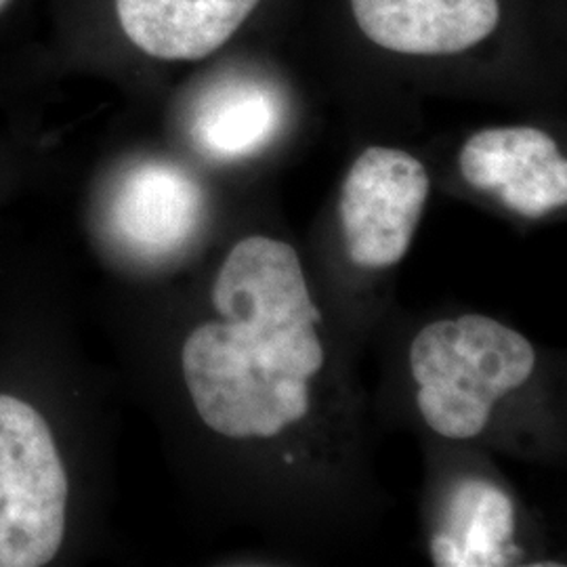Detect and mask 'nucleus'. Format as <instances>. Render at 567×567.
<instances>
[{
  "label": "nucleus",
  "instance_id": "f257e3e1",
  "mask_svg": "<svg viewBox=\"0 0 567 567\" xmlns=\"http://www.w3.org/2000/svg\"><path fill=\"white\" fill-rule=\"evenodd\" d=\"M408 362L425 425L465 442L484 433L496 402L526 385L536 351L517 330L468 313L425 326L410 344Z\"/></svg>",
  "mask_w": 567,
  "mask_h": 567
},
{
  "label": "nucleus",
  "instance_id": "f03ea898",
  "mask_svg": "<svg viewBox=\"0 0 567 567\" xmlns=\"http://www.w3.org/2000/svg\"><path fill=\"white\" fill-rule=\"evenodd\" d=\"M189 398L204 425L229 440H269L303 421L309 381L267 372L225 320L192 330L182 351Z\"/></svg>",
  "mask_w": 567,
  "mask_h": 567
},
{
  "label": "nucleus",
  "instance_id": "7ed1b4c3",
  "mask_svg": "<svg viewBox=\"0 0 567 567\" xmlns=\"http://www.w3.org/2000/svg\"><path fill=\"white\" fill-rule=\"evenodd\" d=\"M68 475L41 412L0 395V567H41L65 534Z\"/></svg>",
  "mask_w": 567,
  "mask_h": 567
},
{
  "label": "nucleus",
  "instance_id": "20e7f679",
  "mask_svg": "<svg viewBox=\"0 0 567 567\" xmlns=\"http://www.w3.org/2000/svg\"><path fill=\"white\" fill-rule=\"evenodd\" d=\"M431 179L404 150L368 147L344 177L339 217L349 259L385 269L408 255L425 213Z\"/></svg>",
  "mask_w": 567,
  "mask_h": 567
},
{
  "label": "nucleus",
  "instance_id": "39448f33",
  "mask_svg": "<svg viewBox=\"0 0 567 567\" xmlns=\"http://www.w3.org/2000/svg\"><path fill=\"white\" fill-rule=\"evenodd\" d=\"M458 166L471 187L496 194L527 219H543L566 206V158L545 131L532 126L480 131L463 145Z\"/></svg>",
  "mask_w": 567,
  "mask_h": 567
},
{
  "label": "nucleus",
  "instance_id": "423d86ee",
  "mask_svg": "<svg viewBox=\"0 0 567 567\" xmlns=\"http://www.w3.org/2000/svg\"><path fill=\"white\" fill-rule=\"evenodd\" d=\"M213 305L225 322L320 324L299 252L278 238L248 236L227 252L213 284Z\"/></svg>",
  "mask_w": 567,
  "mask_h": 567
},
{
  "label": "nucleus",
  "instance_id": "0eeeda50",
  "mask_svg": "<svg viewBox=\"0 0 567 567\" xmlns=\"http://www.w3.org/2000/svg\"><path fill=\"white\" fill-rule=\"evenodd\" d=\"M200 185L168 163H142L122 175L110 200V227L128 250L156 259L179 250L200 225Z\"/></svg>",
  "mask_w": 567,
  "mask_h": 567
},
{
  "label": "nucleus",
  "instance_id": "6e6552de",
  "mask_svg": "<svg viewBox=\"0 0 567 567\" xmlns=\"http://www.w3.org/2000/svg\"><path fill=\"white\" fill-rule=\"evenodd\" d=\"M365 37L404 55H456L486 41L498 0H351Z\"/></svg>",
  "mask_w": 567,
  "mask_h": 567
},
{
  "label": "nucleus",
  "instance_id": "1a4fd4ad",
  "mask_svg": "<svg viewBox=\"0 0 567 567\" xmlns=\"http://www.w3.org/2000/svg\"><path fill=\"white\" fill-rule=\"evenodd\" d=\"M259 0H116L124 34L158 60L196 61L221 49Z\"/></svg>",
  "mask_w": 567,
  "mask_h": 567
},
{
  "label": "nucleus",
  "instance_id": "9d476101",
  "mask_svg": "<svg viewBox=\"0 0 567 567\" xmlns=\"http://www.w3.org/2000/svg\"><path fill=\"white\" fill-rule=\"evenodd\" d=\"M282 116V97L274 84L252 76L221 79L198 100L192 137L206 156L238 161L271 142Z\"/></svg>",
  "mask_w": 567,
  "mask_h": 567
},
{
  "label": "nucleus",
  "instance_id": "9b49d317",
  "mask_svg": "<svg viewBox=\"0 0 567 567\" xmlns=\"http://www.w3.org/2000/svg\"><path fill=\"white\" fill-rule=\"evenodd\" d=\"M513 536L507 492L486 480H463L450 494L444 526L431 538V557L440 567L507 566L519 553Z\"/></svg>",
  "mask_w": 567,
  "mask_h": 567
},
{
  "label": "nucleus",
  "instance_id": "f8f14e48",
  "mask_svg": "<svg viewBox=\"0 0 567 567\" xmlns=\"http://www.w3.org/2000/svg\"><path fill=\"white\" fill-rule=\"evenodd\" d=\"M4 4H7V0H0V9H2V7H4Z\"/></svg>",
  "mask_w": 567,
  "mask_h": 567
}]
</instances>
